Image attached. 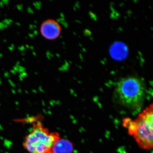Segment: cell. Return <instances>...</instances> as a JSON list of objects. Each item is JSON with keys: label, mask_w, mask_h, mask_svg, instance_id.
<instances>
[{"label": "cell", "mask_w": 153, "mask_h": 153, "mask_svg": "<svg viewBox=\"0 0 153 153\" xmlns=\"http://www.w3.org/2000/svg\"><path fill=\"white\" fill-rule=\"evenodd\" d=\"M153 105L146 107L139 114L136 118H126L123 120V126L134 138L142 149L151 150L153 146Z\"/></svg>", "instance_id": "6da1fadb"}, {"label": "cell", "mask_w": 153, "mask_h": 153, "mask_svg": "<svg viewBox=\"0 0 153 153\" xmlns=\"http://www.w3.org/2000/svg\"><path fill=\"white\" fill-rule=\"evenodd\" d=\"M74 144L69 140L60 138L55 143L52 153H74Z\"/></svg>", "instance_id": "5b68a950"}, {"label": "cell", "mask_w": 153, "mask_h": 153, "mask_svg": "<svg viewBox=\"0 0 153 153\" xmlns=\"http://www.w3.org/2000/svg\"><path fill=\"white\" fill-rule=\"evenodd\" d=\"M146 93L143 82L135 76H128L121 79L116 87L118 100L121 104L130 109H138L141 107Z\"/></svg>", "instance_id": "3957f363"}, {"label": "cell", "mask_w": 153, "mask_h": 153, "mask_svg": "<svg viewBox=\"0 0 153 153\" xmlns=\"http://www.w3.org/2000/svg\"><path fill=\"white\" fill-rule=\"evenodd\" d=\"M60 138L59 133L50 131L40 121L33 122L31 131L25 136L23 147L28 153H52Z\"/></svg>", "instance_id": "7a4b0ae2"}, {"label": "cell", "mask_w": 153, "mask_h": 153, "mask_svg": "<svg viewBox=\"0 0 153 153\" xmlns=\"http://www.w3.org/2000/svg\"><path fill=\"white\" fill-rule=\"evenodd\" d=\"M61 28L59 23L53 19L44 21L41 26L42 36L48 40H54L60 36Z\"/></svg>", "instance_id": "277c9868"}]
</instances>
